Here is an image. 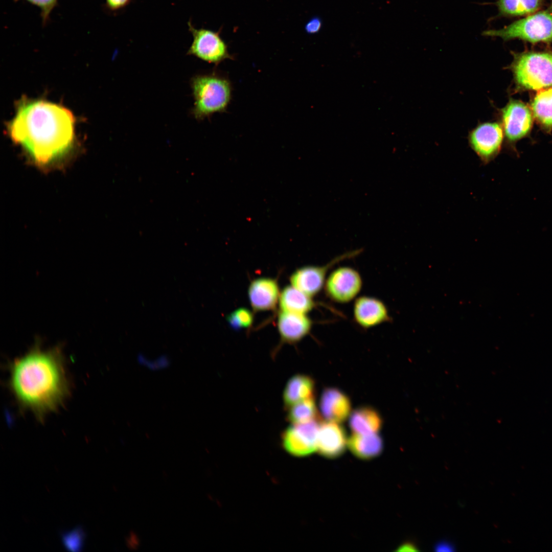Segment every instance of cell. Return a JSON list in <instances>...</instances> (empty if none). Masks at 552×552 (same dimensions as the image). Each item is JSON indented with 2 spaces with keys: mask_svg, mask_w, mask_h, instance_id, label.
<instances>
[{
  "mask_svg": "<svg viewBox=\"0 0 552 552\" xmlns=\"http://www.w3.org/2000/svg\"><path fill=\"white\" fill-rule=\"evenodd\" d=\"M75 119L66 108L42 100L22 99L7 131L38 168L62 165L75 145Z\"/></svg>",
  "mask_w": 552,
  "mask_h": 552,
  "instance_id": "obj_1",
  "label": "cell"
},
{
  "mask_svg": "<svg viewBox=\"0 0 552 552\" xmlns=\"http://www.w3.org/2000/svg\"><path fill=\"white\" fill-rule=\"evenodd\" d=\"M10 385L19 404L41 419L68 393L61 352L36 346L11 366Z\"/></svg>",
  "mask_w": 552,
  "mask_h": 552,
  "instance_id": "obj_2",
  "label": "cell"
},
{
  "mask_svg": "<svg viewBox=\"0 0 552 552\" xmlns=\"http://www.w3.org/2000/svg\"><path fill=\"white\" fill-rule=\"evenodd\" d=\"M194 98L192 114L199 120L226 110L232 98V86L216 74L197 75L191 81Z\"/></svg>",
  "mask_w": 552,
  "mask_h": 552,
  "instance_id": "obj_3",
  "label": "cell"
},
{
  "mask_svg": "<svg viewBox=\"0 0 552 552\" xmlns=\"http://www.w3.org/2000/svg\"><path fill=\"white\" fill-rule=\"evenodd\" d=\"M517 85L538 90L552 85V53L527 52L515 55L511 65Z\"/></svg>",
  "mask_w": 552,
  "mask_h": 552,
  "instance_id": "obj_4",
  "label": "cell"
},
{
  "mask_svg": "<svg viewBox=\"0 0 552 552\" xmlns=\"http://www.w3.org/2000/svg\"><path fill=\"white\" fill-rule=\"evenodd\" d=\"M482 35L504 41L518 38L532 43L552 42V8L535 12L499 29H490Z\"/></svg>",
  "mask_w": 552,
  "mask_h": 552,
  "instance_id": "obj_5",
  "label": "cell"
},
{
  "mask_svg": "<svg viewBox=\"0 0 552 552\" xmlns=\"http://www.w3.org/2000/svg\"><path fill=\"white\" fill-rule=\"evenodd\" d=\"M188 29L193 36L187 54L208 63L218 65L227 59H233L227 44L220 36V30L214 31L205 28H196L190 20Z\"/></svg>",
  "mask_w": 552,
  "mask_h": 552,
  "instance_id": "obj_6",
  "label": "cell"
},
{
  "mask_svg": "<svg viewBox=\"0 0 552 552\" xmlns=\"http://www.w3.org/2000/svg\"><path fill=\"white\" fill-rule=\"evenodd\" d=\"M318 421L316 419L287 427L281 435L282 445L286 452L294 456L304 457L317 450L320 426Z\"/></svg>",
  "mask_w": 552,
  "mask_h": 552,
  "instance_id": "obj_7",
  "label": "cell"
},
{
  "mask_svg": "<svg viewBox=\"0 0 552 552\" xmlns=\"http://www.w3.org/2000/svg\"><path fill=\"white\" fill-rule=\"evenodd\" d=\"M362 251L357 249L336 257L323 266H305L294 271L290 277L291 285L312 297L324 287L328 271L339 262L357 256Z\"/></svg>",
  "mask_w": 552,
  "mask_h": 552,
  "instance_id": "obj_8",
  "label": "cell"
},
{
  "mask_svg": "<svg viewBox=\"0 0 552 552\" xmlns=\"http://www.w3.org/2000/svg\"><path fill=\"white\" fill-rule=\"evenodd\" d=\"M503 141V131L496 122L478 124L468 135L471 148L483 165L490 163L499 152Z\"/></svg>",
  "mask_w": 552,
  "mask_h": 552,
  "instance_id": "obj_9",
  "label": "cell"
},
{
  "mask_svg": "<svg viewBox=\"0 0 552 552\" xmlns=\"http://www.w3.org/2000/svg\"><path fill=\"white\" fill-rule=\"evenodd\" d=\"M362 286L360 273L349 266H341L333 270L324 285L327 296L332 301L341 304L353 300L360 292Z\"/></svg>",
  "mask_w": 552,
  "mask_h": 552,
  "instance_id": "obj_10",
  "label": "cell"
},
{
  "mask_svg": "<svg viewBox=\"0 0 552 552\" xmlns=\"http://www.w3.org/2000/svg\"><path fill=\"white\" fill-rule=\"evenodd\" d=\"M501 120L507 138L514 142L529 132L533 119L531 111L526 105L512 100L502 110Z\"/></svg>",
  "mask_w": 552,
  "mask_h": 552,
  "instance_id": "obj_11",
  "label": "cell"
},
{
  "mask_svg": "<svg viewBox=\"0 0 552 552\" xmlns=\"http://www.w3.org/2000/svg\"><path fill=\"white\" fill-rule=\"evenodd\" d=\"M355 322L365 329L388 321L390 317L386 305L380 300L369 296L358 297L354 304Z\"/></svg>",
  "mask_w": 552,
  "mask_h": 552,
  "instance_id": "obj_12",
  "label": "cell"
},
{
  "mask_svg": "<svg viewBox=\"0 0 552 552\" xmlns=\"http://www.w3.org/2000/svg\"><path fill=\"white\" fill-rule=\"evenodd\" d=\"M346 432L339 423H321L318 433L317 450L323 456L335 458L342 454L348 444Z\"/></svg>",
  "mask_w": 552,
  "mask_h": 552,
  "instance_id": "obj_13",
  "label": "cell"
},
{
  "mask_svg": "<svg viewBox=\"0 0 552 552\" xmlns=\"http://www.w3.org/2000/svg\"><path fill=\"white\" fill-rule=\"evenodd\" d=\"M248 295L254 311L274 310L280 295L278 282L268 278L255 279L249 285Z\"/></svg>",
  "mask_w": 552,
  "mask_h": 552,
  "instance_id": "obj_14",
  "label": "cell"
},
{
  "mask_svg": "<svg viewBox=\"0 0 552 552\" xmlns=\"http://www.w3.org/2000/svg\"><path fill=\"white\" fill-rule=\"evenodd\" d=\"M305 314L281 311L278 316V329L282 343L294 344L307 336L312 326Z\"/></svg>",
  "mask_w": 552,
  "mask_h": 552,
  "instance_id": "obj_15",
  "label": "cell"
},
{
  "mask_svg": "<svg viewBox=\"0 0 552 552\" xmlns=\"http://www.w3.org/2000/svg\"><path fill=\"white\" fill-rule=\"evenodd\" d=\"M319 407L323 417L328 421L340 423L350 415L351 403L349 397L338 388H325L320 399Z\"/></svg>",
  "mask_w": 552,
  "mask_h": 552,
  "instance_id": "obj_16",
  "label": "cell"
},
{
  "mask_svg": "<svg viewBox=\"0 0 552 552\" xmlns=\"http://www.w3.org/2000/svg\"><path fill=\"white\" fill-rule=\"evenodd\" d=\"M315 383L309 376L297 374L287 381L283 393L286 408L301 401L314 397Z\"/></svg>",
  "mask_w": 552,
  "mask_h": 552,
  "instance_id": "obj_17",
  "label": "cell"
},
{
  "mask_svg": "<svg viewBox=\"0 0 552 552\" xmlns=\"http://www.w3.org/2000/svg\"><path fill=\"white\" fill-rule=\"evenodd\" d=\"M382 425V420L376 410L363 406L354 410L349 419V426L354 433L369 434L377 433Z\"/></svg>",
  "mask_w": 552,
  "mask_h": 552,
  "instance_id": "obj_18",
  "label": "cell"
},
{
  "mask_svg": "<svg viewBox=\"0 0 552 552\" xmlns=\"http://www.w3.org/2000/svg\"><path fill=\"white\" fill-rule=\"evenodd\" d=\"M348 445L356 456L364 459L378 456L383 448V440L377 433L369 434L354 433L348 439Z\"/></svg>",
  "mask_w": 552,
  "mask_h": 552,
  "instance_id": "obj_19",
  "label": "cell"
},
{
  "mask_svg": "<svg viewBox=\"0 0 552 552\" xmlns=\"http://www.w3.org/2000/svg\"><path fill=\"white\" fill-rule=\"evenodd\" d=\"M279 302L281 311L301 314H306L315 307L311 296L292 286L283 288Z\"/></svg>",
  "mask_w": 552,
  "mask_h": 552,
  "instance_id": "obj_20",
  "label": "cell"
},
{
  "mask_svg": "<svg viewBox=\"0 0 552 552\" xmlns=\"http://www.w3.org/2000/svg\"><path fill=\"white\" fill-rule=\"evenodd\" d=\"M543 0H498V16L514 17L530 15L541 7Z\"/></svg>",
  "mask_w": 552,
  "mask_h": 552,
  "instance_id": "obj_21",
  "label": "cell"
},
{
  "mask_svg": "<svg viewBox=\"0 0 552 552\" xmlns=\"http://www.w3.org/2000/svg\"><path fill=\"white\" fill-rule=\"evenodd\" d=\"M287 409V420L291 424H300L316 419L317 410L314 397L296 403Z\"/></svg>",
  "mask_w": 552,
  "mask_h": 552,
  "instance_id": "obj_22",
  "label": "cell"
},
{
  "mask_svg": "<svg viewBox=\"0 0 552 552\" xmlns=\"http://www.w3.org/2000/svg\"><path fill=\"white\" fill-rule=\"evenodd\" d=\"M532 107L534 116L540 123L546 127H552V88L538 92Z\"/></svg>",
  "mask_w": 552,
  "mask_h": 552,
  "instance_id": "obj_23",
  "label": "cell"
},
{
  "mask_svg": "<svg viewBox=\"0 0 552 552\" xmlns=\"http://www.w3.org/2000/svg\"><path fill=\"white\" fill-rule=\"evenodd\" d=\"M85 539L84 532L81 527H77L64 532L61 537V542L66 549L71 552H79L84 547Z\"/></svg>",
  "mask_w": 552,
  "mask_h": 552,
  "instance_id": "obj_24",
  "label": "cell"
},
{
  "mask_svg": "<svg viewBox=\"0 0 552 552\" xmlns=\"http://www.w3.org/2000/svg\"><path fill=\"white\" fill-rule=\"evenodd\" d=\"M229 325L234 329L247 328L253 323V313L248 309L240 308L234 311L226 317Z\"/></svg>",
  "mask_w": 552,
  "mask_h": 552,
  "instance_id": "obj_25",
  "label": "cell"
},
{
  "mask_svg": "<svg viewBox=\"0 0 552 552\" xmlns=\"http://www.w3.org/2000/svg\"><path fill=\"white\" fill-rule=\"evenodd\" d=\"M17 2L19 0H14ZM37 6L41 11L40 15L43 25H46L49 20L50 14L57 6L58 0H25Z\"/></svg>",
  "mask_w": 552,
  "mask_h": 552,
  "instance_id": "obj_26",
  "label": "cell"
},
{
  "mask_svg": "<svg viewBox=\"0 0 552 552\" xmlns=\"http://www.w3.org/2000/svg\"><path fill=\"white\" fill-rule=\"evenodd\" d=\"M131 0H105L106 7L111 11H117L126 7Z\"/></svg>",
  "mask_w": 552,
  "mask_h": 552,
  "instance_id": "obj_27",
  "label": "cell"
},
{
  "mask_svg": "<svg viewBox=\"0 0 552 552\" xmlns=\"http://www.w3.org/2000/svg\"><path fill=\"white\" fill-rule=\"evenodd\" d=\"M321 27V20L318 17H313L307 22L305 29L308 34H315L319 31Z\"/></svg>",
  "mask_w": 552,
  "mask_h": 552,
  "instance_id": "obj_28",
  "label": "cell"
},
{
  "mask_svg": "<svg viewBox=\"0 0 552 552\" xmlns=\"http://www.w3.org/2000/svg\"><path fill=\"white\" fill-rule=\"evenodd\" d=\"M435 549L437 551H452L453 546L447 541H442L436 544Z\"/></svg>",
  "mask_w": 552,
  "mask_h": 552,
  "instance_id": "obj_29",
  "label": "cell"
},
{
  "mask_svg": "<svg viewBox=\"0 0 552 552\" xmlns=\"http://www.w3.org/2000/svg\"><path fill=\"white\" fill-rule=\"evenodd\" d=\"M398 550L400 551H417V546L412 543L407 542L402 545Z\"/></svg>",
  "mask_w": 552,
  "mask_h": 552,
  "instance_id": "obj_30",
  "label": "cell"
}]
</instances>
